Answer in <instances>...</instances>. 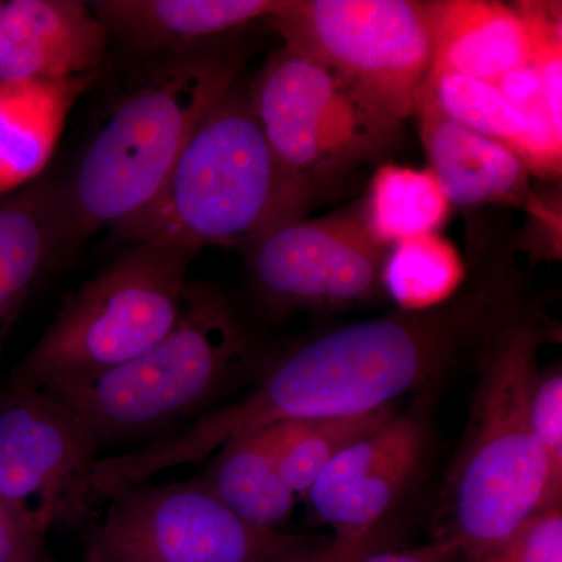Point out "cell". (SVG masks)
I'll use <instances>...</instances> for the list:
<instances>
[{"instance_id": "4", "label": "cell", "mask_w": 562, "mask_h": 562, "mask_svg": "<svg viewBox=\"0 0 562 562\" xmlns=\"http://www.w3.org/2000/svg\"><path fill=\"white\" fill-rule=\"evenodd\" d=\"M239 58L184 49L144 70L61 184L69 243L114 228L161 190L203 117L231 91Z\"/></svg>"}, {"instance_id": "22", "label": "cell", "mask_w": 562, "mask_h": 562, "mask_svg": "<svg viewBox=\"0 0 562 562\" xmlns=\"http://www.w3.org/2000/svg\"><path fill=\"white\" fill-rule=\"evenodd\" d=\"M382 279L398 310L422 312L450 301L468 279V266L441 232L427 233L391 247Z\"/></svg>"}, {"instance_id": "12", "label": "cell", "mask_w": 562, "mask_h": 562, "mask_svg": "<svg viewBox=\"0 0 562 562\" xmlns=\"http://www.w3.org/2000/svg\"><path fill=\"white\" fill-rule=\"evenodd\" d=\"M427 450L419 414L397 413L339 453L306 492L316 519L335 536L357 538L380 527L416 479Z\"/></svg>"}, {"instance_id": "6", "label": "cell", "mask_w": 562, "mask_h": 562, "mask_svg": "<svg viewBox=\"0 0 562 562\" xmlns=\"http://www.w3.org/2000/svg\"><path fill=\"white\" fill-rule=\"evenodd\" d=\"M199 250L146 241L69 292L7 386L80 382L133 360L172 330Z\"/></svg>"}, {"instance_id": "25", "label": "cell", "mask_w": 562, "mask_h": 562, "mask_svg": "<svg viewBox=\"0 0 562 562\" xmlns=\"http://www.w3.org/2000/svg\"><path fill=\"white\" fill-rule=\"evenodd\" d=\"M532 432L541 446L554 490L562 494V373L539 372L530 403Z\"/></svg>"}, {"instance_id": "21", "label": "cell", "mask_w": 562, "mask_h": 562, "mask_svg": "<svg viewBox=\"0 0 562 562\" xmlns=\"http://www.w3.org/2000/svg\"><path fill=\"white\" fill-rule=\"evenodd\" d=\"M450 210L431 169L387 162L372 176L361 217L373 239L391 249L414 236L438 233Z\"/></svg>"}, {"instance_id": "1", "label": "cell", "mask_w": 562, "mask_h": 562, "mask_svg": "<svg viewBox=\"0 0 562 562\" xmlns=\"http://www.w3.org/2000/svg\"><path fill=\"white\" fill-rule=\"evenodd\" d=\"M468 279L450 301L397 310L336 328L299 347L250 391L190 427L122 454L121 479L146 483L157 473L216 453L244 432L286 420L349 417L394 406L476 361L492 339L538 305L506 235L472 233Z\"/></svg>"}, {"instance_id": "27", "label": "cell", "mask_w": 562, "mask_h": 562, "mask_svg": "<svg viewBox=\"0 0 562 562\" xmlns=\"http://www.w3.org/2000/svg\"><path fill=\"white\" fill-rule=\"evenodd\" d=\"M383 542L384 531L380 525L357 538L333 536L328 541L319 543L303 539L297 546L291 547L265 562H358L375 550L382 549Z\"/></svg>"}, {"instance_id": "10", "label": "cell", "mask_w": 562, "mask_h": 562, "mask_svg": "<svg viewBox=\"0 0 562 562\" xmlns=\"http://www.w3.org/2000/svg\"><path fill=\"white\" fill-rule=\"evenodd\" d=\"M99 447L60 402L35 387L0 394V503L46 536L95 506Z\"/></svg>"}, {"instance_id": "16", "label": "cell", "mask_w": 562, "mask_h": 562, "mask_svg": "<svg viewBox=\"0 0 562 562\" xmlns=\"http://www.w3.org/2000/svg\"><path fill=\"white\" fill-rule=\"evenodd\" d=\"M432 57L430 74H461L498 85L528 65L530 40L516 5L492 0L427 2Z\"/></svg>"}, {"instance_id": "13", "label": "cell", "mask_w": 562, "mask_h": 562, "mask_svg": "<svg viewBox=\"0 0 562 562\" xmlns=\"http://www.w3.org/2000/svg\"><path fill=\"white\" fill-rule=\"evenodd\" d=\"M109 31L90 3L10 0L0 10V81L61 80L99 72Z\"/></svg>"}, {"instance_id": "26", "label": "cell", "mask_w": 562, "mask_h": 562, "mask_svg": "<svg viewBox=\"0 0 562 562\" xmlns=\"http://www.w3.org/2000/svg\"><path fill=\"white\" fill-rule=\"evenodd\" d=\"M476 562H562L561 505L535 514L508 541Z\"/></svg>"}, {"instance_id": "18", "label": "cell", "mask_w": 562, "mask_h": 562, "mask_svg": "<svg viewBox=\"0 0 562 562\" xmlns=\"http://www.w3.org/2000/svg\"><path fill=\"white\" fill-rule=\"evenodd\" d=\"M281 0H99L91 2L109 33L135 49L179 52L198 41L272 16Z\"/></svg>"}, {"instance_id": "11", "label": "cell", "mask_w": 562, "mask_h": 562, "mask_svg": "<svg viewBox=\"0 0 562 562\" xmlns=\"http://www.w3.org/2000/svg\"><path fill=\"white\" fill-rule=\"evenodd\" d=\"M255 290L269 310H338L384 294L390 249L361 216L284 222L246 244Z\"/></svg>"}, {"instance_id": "29", "label": "cell", "mask_w": 562, "mask_h": 562, "mask_svg": "<svg viewBox=\"0 0 562 562\" xmlns=\"http://www.w3.org/2000/svg\"><path fill=\"white\" fill-rule=\"evenodd\" d=\"M458 553L452 539L441 536L435 542L417 549L375 550L358 562H450Z\"/></svg>"}, {"instance_id": "2", "label": "cell", "mask_w": 562, "mask_h": 562, "mask_svg": "<svg viewBox=\"0 0 562 562\" xmlns=\"http://www.w3.org/2000/svg\"><path fill=\"white\" fill-rule=\"evenodd\" d=\"M552 331L538 303L476 358L471 419L446 490V538L473 562L535 514L561 505L530 422L539 350Z\"/></svg>"}, {"instance_id": "23", "label": "cell", "mask_w": 562, "mask_h": 562, "mask_svg": "<svg viewBox=\"0 0 562 562\" xmlns=\"http://www.w3.org/2000/svg\"><path fill=\"white\" fill-rule=\"evenodd\" d=\"M395 414L394 406L349 417L286 420L272 425L273 450L284 480L306 495L322 471L351 443L371 435Z\"/></svg>"}, {"instance_id": "28", "label": "cell", "mask_w": 562, "mask_h": 562, "mask_svg": "<svg viewBox=\"0 0 562 562\" xmlns=\"http://www.w3.org/2000/svg\"><path fill=\"white\" fill-rule=\"evenodd\" d=\"M44 538L0 503V562H44Z\"/></svg>"}, {"instance_id": "14", "label": "cell", "mask_w": 562, "mask_h": 562, "mask_svg": "<svg viewBox=\"0 0 562 562\" xmlns=\"http://www.w3.org/2000/svg\"><path fill=\"white\" fill-rule=\"evenodd\" d=\"M414 116L428 169L441 184L447 201L460 209L486 205H522L532 201L530 171L509 147L450 120L427 81L417 95Z\"/></svg>"}, {"instance_id": "15", "label": "cell", "mask_w": 562, "mask_h": 562, "mask_svg": "<svg viewBox=\"0 0 562 562\" xmlns=\"http://www.w3.org/2000/svg\"><path fill=\"white\" fill-rule=\"evenodd\" d=\"M65 244L61 184L33 181L0 198V361L11 328Z\"/></svg>"}, {"instance_id": "19", "label": "cell", "mask_w": 562, "mask_h": 562, "mask_svg": "<svg viewBox=\"0 0 562 562\" xmlns=\"http://www.w3.org/2000/svg\"><path fill=\"white\" fill-rule=\"evenodd\" d=\"M439 109L464 127L509 147L530 173L561 176L562 136L552 125L535 124L495 85L461 74H428Z\"/></svg>"}, {"instance_id": "20", "label": "cell", "mask_w": 562, "mask_h": 562, "mask_svg": "<svg viewBox=\"0 0 562 562\" xmlns=\"http://www.w3.org/2000/svg\"><path fill=\"white\" fill-rule=\"evenodd\" d=\"M199 483L244 522L266 530L288 522L299 497L280 471L269 427L224 443Z\"/></svg>"}, {"instance_id": "7", "label": "cell", "mask_w": 562, "mask_h": 562, "mask_svg": "<svg viewBox=\"0 0 562 562\" xmlns=\"http://www.w3.org/2000/svg\"><path fill=\"white\" fill-rule=\"evenodd\" d=\"M268 20L284 46L331 70L387 120L414 116L431 69L427 2L281 0Z\"/></svg>"}, {"instance_id": "9", "label": "cell", "mask_w": 562, "mask_h": 562, "mask_svg": "<svg viewBox=\"0 0 562 562\" xmlns=\"http://www.w3.org/2000/svg\"><path fill=\"white\" fill-rule=\"evenodd\" d=\"M109 502L85 562H265L303 541L244 522L202 483L136 484Z\"/></svg>"}, {"instance_id": "17", "label": "cell", "mask_w": 562, "mask_h": 562, "mask_svg": "<svg viewBox=\"0 0 562 562\" xmlns=\"http://www.w3.org/2000/svg\"><path fill=\"white\" fill-rule=\"evenodd\" d=\"M99 72L61 80L0 81V198L44 171L70 110Z\"/></svg>"}, {"instance_id": "5", "label": "cell", "mask_w": 562, "mask_h": 562, "mask_svg": "<svg viewBox=\"0 0 562 562\" xmlns=\"http://www.w3.org/2000/svg\"><path fill=\"white\" fill-rule=\"evenodd\" d=\"M254 346L224 295L188 283L172 330L133 360L91 379L44 387L83 422L99 449L169 430L249 368Z\"/></svg>"}, {"instance_id": "8", "label": "cell", "mask_w": 562, "mask_h": 562, "mask_svg": "<svg viewBox=\"0 0 562 562\" xmlns=\"http://www.w3.org/2000/svg\"><path fill=\"white\" fill-rule=\"evenodd\" d=\"M249 102L281 165L317 194L376 160L401 131L331 70L288 46L266 61Z\"/></svg>"}, {"instance_id": "3", "label": "cell", "mask_w": 562, "mask_h": 562, "mask_svg": "<svg viewBox=\"0 0 562 562\" xmlns=\"http://www.w3.org/2000/svg\"><path fill=\"white\" fill-rule=\"evenodd\" d=\"M317 192L288 171L235 87L203 117L154 201L113 228L117 239L201 251L249 244L306 217Z\"/></svg>"}, {"instance_id": "24", "label": "cell", "mask_w": 562, "mask_h": 562, "mask_svg": "<svg viewBox=\"0 0 562 562\" xmlns=\"http://www.w3.org/2000/svg\"><path fill=\"white\" fill-rule=\"evenodd\" d=\"M530 40L528 63L541 85L543 105L562 135V16L560 2H519Z\"/></svg>"}, {"instance_id": "30", "label": "cell", "mask_w": 562, "mask_h": 562, "mask_svg": "<svg viewBox=\"0 0 562 562\" xmlns=\"http://www.w3.org/2000/svg\"><path fill=\"white\" fill-rule=\"evenodd\" d=\"M2 3H3V2H0V10H2Z\"/></svg>"}]
</instances>
